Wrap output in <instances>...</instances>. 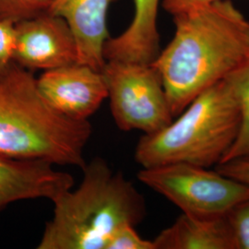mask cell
Listing matches in <instances>:
<instances>
[{
	"instance_id": "6da1fadb",
	"label": "cell",
	"mask_w": 249,
	"mask_h": 249,
	"mask_svg": "<svg viewBox=\"0 0 249 249\" xmlns=\"http://www.w3.org/2000/svg\"><path fill=\"white\" fill-rule=\"evenodd\" d=\"M176 31L151 65L160 75L174 117L249 55V20L231 0L173 16Z\"/></svg>"
},
{
	"instance_id": "7a4b0ae2",
	"label": "cell",
	"mask_w": 249,
	"mask_h": 249,
	"mask_svg": "<svg viewBox=\"0 0 249 249\" xmlns=\"http://www.w3.org/2000/svg\"><path fill=\"white\" fill-rule=\"evenodd\" d=\"M88 120L63 116L41 95L37 79L15 62L0 74V153L81 169Z\"/></svg>"
},
{
	"instance_id": "3957f363",
	"label": "cell",
	"mask_w": 249,
	"mask_h": 249,
	"mask_svg": "<svg viewBox=\"0 0 249 249\" xmlns=\"http://www.w3.org/2000/svg\"><path fill=\"white\" fill-rule=\"evenodd\" d=\"M80 187L53 199L39 249H106L115 231L145 216L143 196L122 174L96 158L83 166Z\"/></svg>"
},
{
	"instance_id": "277c9868",
	"label": "cell",
	"mask_w": 249,
	"mask_h": 249,
	"mask_svg": "<svg viewBox=\"0 0 249 249\" xmlns=\"http://www.w3.org/2000/svg\"><path fill=\"white\" fill-rule=\"evenodd\" d=\"M177 117L139 141L135 159L143 168L176 162L206 168L217 165L240 126L238 102L226 78L199 93Z\"/></svg>"
},
{
	"instance_id": "5b68a950",
	"label": "cell",
	"mask_w": 249,
	"mask_h": 249,
	"mask_svg": "<svg viewBox=\"0 0 249 249\" xmlns=\"http://www.w3.org/2000/svg\"><path fill=\"white\" fill-rule=\"evenodd\" d=\"M141 182L177 205L183 213L200 218L226 217L249 198V187L216 171L185 162L143 168Z\"/></svg>"
},
{
	"instance_id": "8992f818",
	"label": "cell",
	"mask_w": 249,
	"mask_h": 249,
	"mask_svg": "<svg viewBox=\"0 0 249 249\" xmlns=\"http://www.w3.org/2000/svg\"><path fill=\"white\" fill-rule=\"evenodd\" d=\"M102 72L112 116L121 130L150 135L174 120L160 75L151 64L109 60Z\"/></svg>"
},
{
	"instance_id": "52a82bcc",
	"label": "cell",
	"mask_w": 249,
	"mask_h": 249,
	"mask_svg": "<svg viewBox=\"0 0 249 249\" xmlns=\"http://www.w3.org/2000/svg\"><path fill=\"white\" fill-rule=\"evenodd\" d=\"M13 62L29 71H50L78 62L77 45L64 18L45 12L15 24Z\"/></svg>"
},
{
	"instance_id": "ba28073f",
	"label": "cell",
	"mask_w": 249,
	"mask_h": 249,
	"mask_svg": "<svg viewBox=\"0 0 249 249\" xmlns=\"http://www.w3.org/2000/svg\"><path fill=\"white\" fill-rule=\"evenodd\" d=\"M37 87L50 107L75 120H87L108 97L103 72L77 62L44 72Z\"/></svg>"
},
{
	"instance_id": "9c48e42d",
	"label": "cell",
	"mask_w": 249,
	"mask_h": 249,
	"mask_svg": "<svg viewBox=\"0 0 249 249\" xmlns=\"http://www.w3.org/2000/svg\"><path fill=\"white\" fill-rule=\"evenodd\" d=\"M73 184L71 175L54 169L50 162L0 153V210L24 199L43 197L53 201Z\"/></svg>"
},
{
	"instance_id": "30bf717a",
	"label": "cell",
	"mask_w": 249,
	"mask_h": 249,
	"mask_svg": "<svg viewBox=\"0 0 249 249\" xmlns=\"http://www.w3.org/2000/svg\"><path fill=\"white\" fill-rule=\"evenodd\" d=\"M114 0H51L49 13L64 18L75 38L78 62L102 71L104 48L110 38L107 13Z\"/></svg>"
},
{
	"instance_id": "8fae6325",
	"label": "cell",
	"mask_w": 249,
	"mask_h": 249,
	"mask_svg": "<svg viewBox=\"0 0 249 249\" xmlns=\"http://www.w3.org/2000/svg\"><path fill=\"white\" fill-rule=\"evenodd\" d=\"M134 17L124 33L105 45L107 61L152 64L160 53L157 16L160 0H133Z\"/></svg>"
},
{
	"instance_id": "7c38bea8",
	"label": "cell",
	"mask_w": 249,
	"mask_h": 249,
	"mask_svg": "<svg viewBox=\"0 0 249 249\" xmlns=\"http://www.w3.org/2000/svg\"><path fill=\"white\" fill-rule=\"evenodd\" d=\"M155 249H235L226 217L200 218L182 213L153 240Z\"/></svg>"
},
{
	"instance_id": "4fadbf2b",
	"label": "cell",
	"mask_w": 249,
	"mask_h": 249,
	"mask_svg": "<svg viewBox=\"0 0 249 249\" xmlns=\"http://www.w3.org/2000/svg\"><path fill=\"white\" fill-rule=\"evenodd\" d=\"M226 79L231 83L238 102L240 126L234 142L221 162L249 159V55Z\"/></svg>"
},
{
	"instance_id": "5bb4252c",
	"label": "cell",
	"mask_w": 249,
	"mask_h": 249,
	"mask_svg": "<svg viewBox=\"0 0 249 249\" xmlns=\"http://www.w3.org/2000/svg\"><path fill=\"white\" fill-rule=\"evenodd\" d=\"M51 0H0V18L15 23L48 11Z\"/></svg>"
},
{
	"instance_id": "9a60e30c",
	"label": "cell",
	"mask_w": 249,
	"mask_h": 249,
	"mask_svg": "<svg viewBox=\"0 0 249 249\" xmlns=\"http://www.w3.org/2000/svg\"><path fill=\"white\" fill-rule=\"evenodd\" d=\"M235 249H249V198L232 208L226 215Z\"/></svg>"
},
{
	"instance_id": "2e32d148",
	"label": "cell",
	"mask_w": 249,
	"mask_h": 249,
	"mask_svg": "<svg viewBox=\"0 0 249 249\" xmlns=\"http://www.w3.org/2000/svg\"><path fill=\"white\" fill-rule=\"evenodd\" d=\"M106 249H155V247L153 241L140 236L134 225L124 224L115 231Z\"/></svg>"
},
{
	"instance_id": "e0dca14e",
	"label": "cell",
	"mask_w": 249,
	"mask_h": 249,
	"mask_svg": "<svg viewBox=\"0 0 249 249\" xmlns=\"http://www.w3.org/2000/svg\"><path fill=\"white\" fill-rule=\"evenodd\" d=\"M15 22L0 18V74L13 62L16 42Z\"/></svg>"
},
{
	"instance_id": "ac0fdd59",
	"label": "cell",
	"mask_w": 249,
	"mask_h": 249,
	"mask_svg": "<svg viewBox=\"0 0 249 249\" xmlns=\"http://www.w3.org/2000/svg\"><path fill=\"white\" fill-rule=\"evenodd\" d=\"M216 170L249 187V159H236L221 162L216 165Z\"/></svg>"
},
{
	"instance_id": "d6986e66",
	"label": "cell",
	"mask_w": 249,
	"mask_h": 249,
	"mask_svg": "<svg viewBox=\"0 0 249 249\" xmlns=\"http://www.w3.org/2000/svg\"><path fill=\"white\" fill-rule=\"evenodd\" d=\"M219 0H163L162 8L172 16Z\"/></svg>"
}]
</instances>
